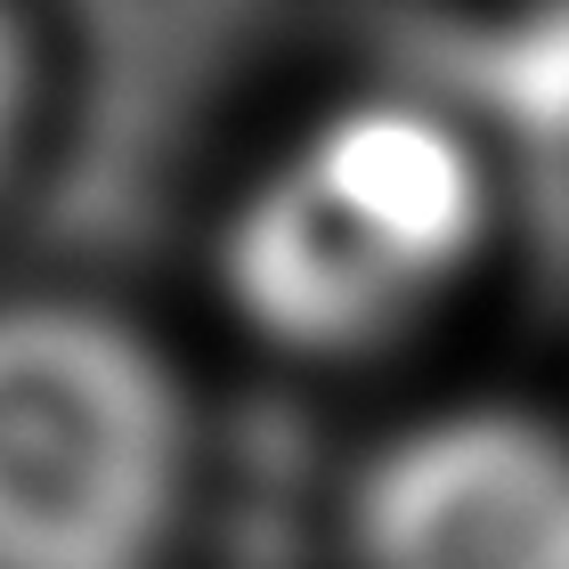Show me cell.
Wrapping results in <instances>:
<instances>
[{
    "label": "cell",
    "mask_w": 569,
    "mask_h": 569,
    "mask_svg": "<svg viewBox=\"0 0 569 569\" xmlns=\"http://www.w3.org/2000/svg\"><path fill=\"white\" fill-rule=\"evenodd\" d=\"M350 569H569V423L448 407L350 488Z\"/></svg>",
    "instance_id": "3957f363"
},
{
    "label": "cell",
    "mask_w": 569,
    "mask_h": 569,
    "mask_svg": "<svg viewBox=\"0 0 569 569\" xmlns=\"http://www.w3.org/2000/svg\"><path fill=\"white\" fill-rule=\"evenodd\" d=\"M24 122H33V33H24L17 0H0V171H9Z\"/></svg>",
    "instance_id": "277c9868"
},
{
    "label": "cell",
    "mask_w": 569,
    "mask_h": 569,
    "mask_svg": "<svg viewBox=\"0 0 569 569\" xmlns=\"http://www.w3.org/2000/svg\"><path fill=\"white\" fill-rule=\"evenodd\" d=\"M488 237L480 154L407 107H342L228 220V293L269 342L367 350L448 301Z\"/></svg>",
    "instance_id": "6da1fadb"
},
{
    "label": "cell",
    "mask_w": 569,
    "mask_h": 569,
    "mask_svg": "<svg viewBox=\"0 0 569 569\" xmlns=\"http://www.w3.org/2000/svg\"><path fill=\"white\" fill-rule=\"evenodd\" d=\"M188 505V391L90 301H0V569H154Z\"/></svg>",
    "instance_id": "7a4b0ae2"
}]
</instances>
